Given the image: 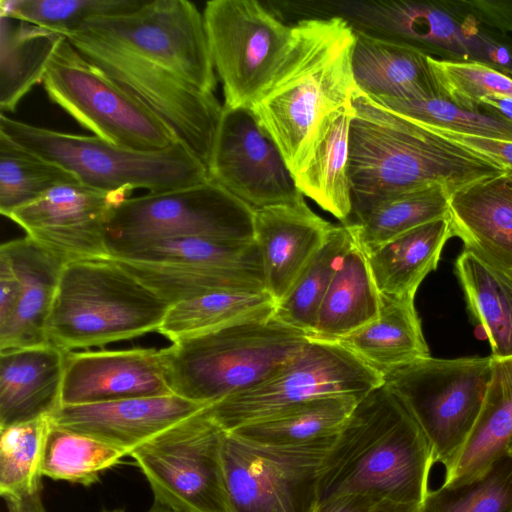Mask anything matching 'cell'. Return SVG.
<instances>
[{
	"label": "cell",
	"mask_w": 512,
	"mask_h": 512,
	"mask_svg": "<svg viewBox=\"0 0 512 512\" xmlns=\"http://www.w3.org/2000/svg\"><path fill=\"white\" fill-rule=\"evenodd\" d=\"M374 102L431 128L512 141V122L486 113L464 110L442 97Z\"/></svg>",
	"instance_id": "obj_44"
},
{
	"label": "cell",
	"mask_w": 512,
	"mask_h": 512,
	"mask_svg": "<svg viewBox=\"0 0 512 512\" xmlns=\"http://www.w3.org/2000/svg\"><path fill=\"white\" fill-rule=\"evenodd\" d=\"M353 245L348 226L334 225L289 292L275 303L274 316L310 336L325 294L343 257Z\"/></svg>",
	"instance_id": "obj_37"
},
{
	"label": "cell",
	"mask_w": 512,
	"mask_h": 512,
	"mask_svg": "<svg viewBox=\"0 0 512 512\" xmlns=\"http://www.w3.org/2000/svg\"><path fill=\"white\" fill-rule=\"evenodd\" d=\"M315 512H420V505L400 503L378 495L350 493L320 501Z\"/></svg>",
	"instance_id": "obj_46"
},
{
	"label": "cell",
	"mask_w": 512,
	"mask_h": 512,
	"mask_svg": "<svg viewBox=\"0 0 512 512\" xmlns=\"http://www.w3.org/2000/svg\"><path fill=\"white\" fill-rule=\"evenodd\" d=\"M451 237L448 216L406 231L365 254L379 292L415 298L422 281L436 270Z\"/></svg>",
	"instance_id": "obj_27"
},
{
	"label": "cell",
	"mask_w": 512,
	"mask_h": 512,
	"mask_svg": "<svg viewBox=\"0 0 512 512\" xmlns=\"http://www.w3.org/2000/svg\"><path fill=\"white\" fill-rule=\"evenodd\" d=\"M380 306L366 255L354 241L325 294L310 337L338 341L376 320Z\"/></svg>",
	"instance_id": "obj_30"
},
{
	"label": "cell",
	"mask_w": 512,
	"mask_h": 512,
	"mask_svg": "<svg viewBox=\"0 0 512 512\" xmlns=\"http://www.w3.org/2000/svg\"><path fill=\"white\" fill-rule=\"evenodd\" d=\"M205 408L130 452L152 489L154 507L229 512L222 464L226 431Z\"/></svg>",
	"instance_id": "obj_12"
},
{
	"label": "cell",
	"mask_w": 512,
	"mask_h": 512,
	"mask_svg": "<svg viewBox=\"0 0 512 512\" xmlns=\"http://www.w3.org/2000/svg\"><path fill=\"white\" fill-rule=\"evenodd\" d=\"M204 24L224 105L251 108L287 57L293 25L256 0H212Z\"/></svg>",
	"instance_id": "obj_14"
},
{
	"label": "cell",
	"mask_w": 512,
	"mask_h": 512,
	"mask_svg": "<svg viewBox=\"0 0 512 512\" xmlns=\"http://www.w3.org/2000/svg\"><path fill=\"white\" fill-rule=\"evenodd\" d=\"M353 117L351 101L328 114L321 122L308 155L294 180L298 190L332 214L342 224L352 214L349 177V132Z\"/></svg>",
	"instance_id": "obj_26"
},
{
	"label": "cell",
	"mask_w": 512,
	"mask_h": 512,
	"mask_svg": "<svg viewBox=\"0 0 512 512\" xmlns=\"http://www.w3.org/2000/svg\"><path fill=\"white\" fill-rule=\"evenodd\" d=\"M486 18L500 31L512 33V0H475Z\"/></svg>",
	"instance_id": "obj_49"
},
{
	"label": "cell",
	"mask_w": 512,
	"mask_h": 512,
	"mask_svg": "<svg viewBox=\"0 0 512 512\" xmlns=\"http://www.w3.org/2000/svg\"><path fill=\"white\" fill-rule=\"evenodd\" d=\"M207 405L176 394L61 405L51 421L130 452Z\"/></svg>",
	"instance_id": "obj_20"
},
{
	"label": "cell",
	"mask_w": 512,
	"mask_h": 512,
	"mask_svg": "<svg viewBox=\"0 0 512 512\" xmlns=\"http://www.w3.org/2000/svg\"><path fill=\"white\" fill-rule=\"evenodd\" d=\"M333 226L314 213L304 199L254 211V240L266 291L275 303L289 292Z\"/></svg>",
	"instance_id": "obj_21"
},
{
	"label": "cell",
	"mask_w": 512,
	"mask_h": 512,
	"mask_svg": "<svg viewBox=\"0 0 512 512\" xmlns=\"http://www.w3.org/2000/svg\"><path fill=\"white\" fill-rule=\"evenodd\" d=\"M420 512H512V458H498L481 476L429 490Z\"/></svg>",
	"instance_id": "obj_42"
},
{
	"label": "cell",
	"mask_w": 512,
	"mask_h": 512,
	"mask_svg": "<svg viewBox=\"0 0 512 512\" xmlns=\"http://www.w3.org/2000/svg\"><path fill=\"white\" fill-rule=\"evenodd\" d=\"M48 98L96 137L136 151L165 150L178 140L155 115L64 38L43 79Z\"/></svg>",
	"instance_id": "obj_13"
},
{
	"label": "cell",
	"mask_w": 512,
	"mask_h": 512,
	"mask_svg": "<svg viewBox=\"0 0 512 512\" xmlns=\"http://www.w3.org/2000/svg\"><path fill=\"white\" fill-rule=\"evenodd\" d=\"M428 127V126H427ZM442 136L497 163L512 173V141L466 135L445 129L431 128Z\"/></svg>",
	"instance_id": "obj_47"
},
{
	"label": "cell",
	"mask_w": 512,
	"mask_h": 512,
	"mask_svg": "<svg viewBox=\"0 0 512 512\" xmlns=\"http://www.w3.org/2000/svg\"><path fill=\"white\" fill-rule=\"evenodd\" d=\"M439 96L467 111L481 112L492 95L512 97V77L478 62H451L428 57Z\"/></svg>",
	"instance_id": "obj_45"
},
{
	"label": "cell",
	"mask_w": 512,
	"mask_h": 512,
	"mask_svg": "<svg viewBox=\"0 0 512 512\" xmlns=\"http://www.w3.org/2000/svg\"><path fill=\"white\" fill-rule=\"evenodd\" d=\"M298 11L305 17H341L354 30L428 57L478 62L512 77V36L494 27L475 0L303 1Z\"/></svg>",
	"instance_id": "obj_4"
},
{
	"label": "cell",
	"mask_w": 512,
	"mask_h": 512,
	"mask_svg": "<svg viewBox=\"0 0 512 512\" xmlns=\"http://www.w3.org/2000/svg\"><path fill=\"white\" fill-rule=\"evenodd\" d=\"M363 396L336 394L314 398L230 432L267 445H295L333 438Z\"/></svg>",
	"instance_id": "obj_34"
},
{
	"label": "cell",
	"mask_w": 512,
	"mask_h": 512,
	"mask_svg": "<svg viewBox=\"0 0 512 512\" xmlns=\"http://www.w3.org/2000/svg\"><path fill=\"white\" fill-rule=\"evenodd\" d=\"M0 133L73 173L93 188L160 193L209 180L206 165L181 143L153 152L111 144L96 136L63 133L1 113Z\"/></svg>",
	"instance_id": "obj_7"
},
{
	"label": "cell",
	"mask_w": 512,
	"mask_h": 512,
	"mask_svg": "<svg viewBox=\"0 0 512 512\" xmlns=\"http://www.w3.org/2000/svg\"><path fill=\"white\" fill-rule=\"evenodd\" d=\"M132 189L105 191L81 182L64 183L12 211L7 218L66 264L109 258L106 226Z\"/></svg>",
	"instance_id": "obj_18"
},
{
	"label": "cell",
	"mask_w": 512,
	"mask_h": 512,
	"mask_svg": "<svg viewBox=\"0 0 512 512\" xmlns=\"http://www.w3.org/2000/svg\"><path fill=\"white\" fill-rule=\"evenodd\" d=\"M351 66L355 90L373 101L440 97L428 56L404 44L354 30Z\"/></svg>",
	"instance_id": "obj_24"
},
{
	"label": "cell",
	"mask_w": 512,
	"mask_h": 512,
	"mask_svg": "<svg viewBox=\"0 0 512 512\" xmlns=\"http://www.w3.org/2000/svg\"><path fill=\"white\" fill-rule=\"evenodd\" d=\"M111 258L144 262H202L239 270L264 279L261 257L255 240L166 239Z\"/></svg>",
	"instance_id": "obj_41"
},
{
	"label": "cell",
	"mask_w": 512,
	"mask_h": 512,
	"mask_svg": "<svg viewBox=\"0 0 512 512\" xmlns=\"http://www.w3.org/2000/svg\"><path fill=\"white\" fill-rule=\"evenodd\" d=\"M170 394L164 349L66 353L61 405Z\"/></svg>",
	"instance_id": "obj_19"
},
{
	"label": "cell",
	"mask_w": 512,
	"mask_h": 512,
	"mask_svg": "<svg viewBox=\"0 0 512 512\" xmlns=\"http://www.w3.org/2000/svg\"><path fill=\"white\" fill-rule=\"evenodd\" d=\"M80 182L62 166L22 147L0 133V212L7 217L51 188Z\"/></svg>",
	"instance_id": "obj_39"
},
{
	"label": "cell",
	"mask_w": 512,
	"mask_h": 512,
	"mask_svg": "<svg viewBox=\"0 0 512 512\" xmlns=\"http://www.w3.org/2000/svg\"><path fill=\"white\" fill-rule=\"evenodd\" d=\"M19 281L9 262L0 256V327L10 319L18 297Z\"/></svg>",
	"instance_id": "obj_48"
},
{
	"label": "cell",
	"mask_w": 512,
	"mask_h": 512,
	"mask_svg": "<svg viewBox=\"0 0 512 512\" xmlns=\"http://www.w3.org/2000/svg\"><path fill=\"white\" fill-rule=\"evenodd\" d=\"M209 179L257 210L304 199L281 151L250 108L223 106Z\"/></svg>",
	"instance_id": "obj_17"
},
{
	"label": "cell",
	"mask_w": 512,
	"mask_h": 512,
	"mask_svg": "<svg viewBox=\"0 0 512 512\" xmlns=\"http://www.w3.org/2000/svg\"><path fill=\"white\" fill-rule=\"evenodd\" d=\"M336 437L267 445L226 432L222 464L229 512H315L323 462Z\"/></svg>",
	"instance_id": "obj_15"
},
{
	"label": "cell",
	"mask_w": 512,
	"mask_h": 512,
	"mask_svg": "<svg viewBox=\"0 0 512 512\" xmlns=\"http://www.w3.org/2000/svg\"><path fill=\"white\" fill-rule=\"evenodd\" d=\"M66 38L208 166L223 111L213 93L202 91L171 70L83 30L70 31Z\"/></svg>",
	"instance_id": "obj_10"
},
{
	"label": "cell",
	"mask_w": 512,
	"mask_h": 512,
	"mask_svg": "<svg viewBox=\"0 0 512 512\" xmlns=\"http://www.w3.org/2000/svg\"><path fill=\"white\" fill-rule=\"evenodd\" d=\"M273 307L267 291H217L171 305L157 332L176 343Z\"/></svg>",
	"instance_id": "obj_36"
},
{
	"label": "cell",
	"mask_w": 512,
	"mask_h": 512,
	"mask_svg": "<svg viewBox=\"0 0 512 512\" xmlns=\"http://www.w3.org/2000/svg\"><path fill=\"white\" fill-rule=\"evenodd\" d=\"M147 0H1L0 15L51 29L66 37L84 22L132 13Z\"/></svg>",
	"instance_id": "obj_43"
},
{
	"label": "cell",
	"mask_w": 512,
	"mask_h": 512,
	"mask_svg": "<svg viewBox=\"0 0 512 512\" xmlns=\"http://www.w3.org/2000/svg\"><path fill=\"white\" fill-rule=\"evenodd\" d=\"M0 256L19 281L13 313L0 327V352L50 344L47 324L66 263L28 236L3 243Z\"/></svg>",
	"instance_id": "obj_22"
},
{
	"label": "cell",
	"mask_w": 512,
	"mask_h": 512,
	"mask_svg": "<svg viewBox=\"0 0 512 512\" xmlns=\"http://www.w3.org/2000/svg\"><path fill=\"white\" fill-rule=\"evenodd\" d=\"M376 320L336 341L384 375L417 359L430 356L414 299L380 293Z\"/></svg>",
	"instance_id": "obj_28"
},
{
	"label": "cell",
	"mask_w": 512,
	"mask_h": 512,
	"mask_svg": "<svg viewBox=\"0 0 512 512\" xmlns=\"http://www.w3.org/2000/svg\"><path fill=\"white\" fill-rule=\"evenodd\" d=\"M491 361V377L476 426L442 485H456L483 475L506 453L512 434V356Z\"/></svg>",
	"instance_id": "obj_29"
},
{
	"label": "cell",
	"mask_w": 512,
	"mask_h": 512,
	"mask_svg": "<svg viewBox=\"0 0 512 512\" xmlns=\"http://www.w3.org/2000/svg\"><path fill=\"white\" fill-rule=\"evenodd\" d=\"M491 356L423 357L383 375L424 432L447 472L468 442L491 377Z\"/></svg>",
	"instance_id": "obj_8"
},
{
	"label": "cell",
	"mask_w": 512,
	"mask_h": 512,
	"mask_svg": "<svg viewBox=\"0 0 512 512\" xmlns=\"http://www.w3.org/2000/svg\"><path fill=\"white\" fill-rule=\"evenodd\" d=\"M449 219L464 249L512 275V173L451 194Z\"/></svg>",
	"instance_id": "obj_23"
},
{
	"label": "cell",
	"mask_w": 512,
	"mask_h": 512,
	"mask_svg": "<svg viewBox=\"0 0 512 512\" xmlns=\"http://www.w3.org/2000/svg\"><path fill=\"white\" fill-rule=\"evenodd\" d=\"M482 113L500 117L512 122V97L505 95H492L480 102Z\"/></svg>",
	"instance_id": "obj_50"
},
{
	"label": "cell",
	"mask_w": 512,
	"mask_h": 512,
	"mask_svg": "<svg viewBox=\"0 0 512 512\" xmlns=\"http://www.w3.org/2000/svg\"><path fill=\"white\" fill-rule=\"evenodd\" d=\"M151 512H171V511H167V510H164V509L153 507Z\"/></svg>",
	"instance_id": "obj_53"
},
{
	"label": "cell",
	"mask_w": 512,
	"mask_h": 512,
	"mask_svg": "<svg viewBox=\"0 0 512 512\" xmlns=\"http://www.w3.org/2000/svg\"><path fill=\"white\" fill-rule=\"evenodd\" d=\"M292 25L290 51L250 109L294 176L323 119L351 101L355 85L354 30L344 19L301 18Z\"/></svg>",
	"instance_id": "obj_3"
},
{
	"label": "cell",
	"mask_w": 512,
	"mask_h": 512,
	"mask_svg": "<svg viewBox=\"0 0 512 512\" xmlns=\"http://www.w3.org/2000/svg\"><path fill=\"white\" fill-rule=\"evenodd\" d=\"M449 196L442 186L384 196L354 206L345 225L356 245L367 254L406 231L448 217Z\"/></svg>",
	"instance_id": "obj_31"
},
{
	"label": "cell",
	"mask_w": 512,
	"mask_h": 512,
	"mask_svg": "<svg viewBox=\"0 0 512 512\" xmlns=\"http://www.w3.org/2000/svg\"><path fill=\"white\" fill-rule=\"evenodd\" d=\"M254 209L207 180L160 193L128 198L106 226L110 257L156 241L206 238L254 241Z\"/></svg>",
	"instance_id": "obj_9"
},
{
	"label": "cell",
	"mask_w": 512,
	"mask_h": 512,
	"mask_svg": "<svg viewBox=\"0 0 512 512\" xmlns=\"http://www.w3.org/2000/svg\"><path fill=\"white\" fill-rule=\"evenodd\" d=\"M170 305L115 259L65 265L47 324L65 351L104 346L157 331Z\"/></svg>",
	"instance_id": "obj_6"
},
{
	"label": "cell",
	"mask_w": 512,
	"mask_h": 512,
	"mask_svg": "<svg viewBox=\"0 0 512 512\" xmlns=\"http://www.w3.org/2000/svg\"><path fill=\"white\" fill-rule=\"evenodd\" d=\"M67 352L52 344L0 352V428L61 406Z\"/></svg>",
	"instance_id": "obj_25"
},
{
	"label": "cell",
	"mask_w": 512,
	"mask_h": 512,
	"mask_svg": "<svg viewBox=\"0 0 512 512\" xmlns=\"http://www.w3.org/2000/svg\"><path fill=\"white\" fill-rule=\"evenodd\" d=\"M274 308L164 348L173 393L208 406L270 376L310 338Z\"/></svg>",
	"instance_id": "obj_5"
},
{
	"label": "cell",
	"mask_w": 512,
	"mask_h": 512,
	"mask_svg": "<svg viewBox=\"0 0 512 512\" xmlns=\"http://www.w3.org/2000/svg\"><path fill=\"white\" fill-rule=\"evenodd\" d=\"M351 104L349 177L353 207L429 186H442L451 195L506 173L497 163L357 90Z\"/></svg>",
	"instance_id": "obj_1"
},
{
	"label": "cell",
	"mask_w": 512,
	"mask_h": 512,
	"mask_svg": "<svg viewBox=\"0 0 512 512\" xmlns=\"http://www.w3.org/2000/svg\"><path fill=\"white\" fill-rule=\"evenodd\" d=\"M455 274L467 309L488 339L495 358L512 356V275L464 249Z\"/></svg>",
	"instance_id": "obj_32"
},
{
	"label": "cell",
	"mask_w": 512,
	"mask_h": 512,
	"mask_svg": "<svg viewBox=\"0 0 512 512\" xmlns=\"http://www.w3.org/2000/svg\"><path fill=\"white\" fill-rule=\"evenodd\" d=\"M383 383L382 374L339 342L310 337L263 381L208 405L205 411L230 432L314 398L363 396Z\"/></svg>",
	"instance_id": "obj_11"
},
{
	"label": "cell",
	"mask_w": 512,
	"mask_h": 512,
	"mask_svg": "<svg viewBox=\"0 0 512 512\" xmlns=\"http://www.w3.org/2000/svg\"><path fill=\"white\" fill-rule=\"evenodd\" d=\"M50 416L0 428V495L4 500L41 491V464Z\"/></svg>",
	"instance_id": "obj_40"
},
{
	"label": "cell",
	"mask_w": 512,
	"mask_h": 512,
	"mask_svg": "<svg viewBox=\"0 0 512 512\" xmlns=\"http://www.w3.org/2000/svg\"><path fill=\"white\" fill-rule=\"evenodd\" d=\"M104 512H125V511L122 510V509H114V510H107V511H104Z\"/></svg>",
	"instance_id": "obj_54"
},
{
	"label": "cell",
	"mask_w": 512,
	"mask_h": 512,
	"mask_svg": "<svg viewBox=\"0 0 512 512\" xmlns=\"http://www.w3.org/2000/svg\"><path fill=\"white\" fill-rule=\"evenodd\" d=\"M506 454H508L512 458V434L507 441Z\"/></svg>",
	"instance_id": "obj_52"
},
{
	"label": "cell",
	"mask_w": 512,
	"mask_h": 512,
	"mask_svg": "<svg viewBox=\"0 0 512 512\" xmlns=\"http://www.w3.org/2000/svg\"><path fill=\"white\" fill-rule=\"evenodd\" d=\"M434 464L421 427L383 383L360 398L328 451L319 502L362 493L421 505Z\"/></svg>",
	"instance_id": "obj_2"
},
{
	"label": "cell",
	"mask_w": 512,
	"mask_h": 512,
	"mask_svg": "<svg viewBox=\"0 0 512 512\" xmlns=\"http://www.w3.org/2000/svg\"><path fill=\"white\" fill-rule=\"evenodd\" d=\"M64 35L0 15V108L14 112L22 98L43 82Z\"/></svg>",
	"instance_id": "obj_33"
},
{
	"label": "cell",
	"mask_w": 512,
	"mask_h": 512,
	"mask_svg": "<svg viewBox=\"0 0 512 512\" xmlns=\"http://www.w3.org/2000/svg\"><path fill=\"white\" fill-rule=\"evenodd\" d=\"M77 29L157 63L202 91L216 88L203 13L190 1L147 0L132 13L91 19Z\"/></svg>",
	"instance_id": "obj_16"
},
{
	"label": "cell",
	"mask_w": 512,
	"mask_h": 512,
	"mask_svg": "<svg viewBox=\"0 0 512 512\" xmlns=\"http://www.w3.org/2000/svg\"><path fill=\"white\" fill-rule=\"evenodd\" d=\"M115 260L170 306L223 290L266 291L262 278L213 264Z\"/></svg>",
	"instance_id": "obj_35"
},
{
	"label": "cell",
	"mask_w": 512,
	"mask_h": 512,
	"mask_svg": "<svg viewBox=\"0 0 512 512\" xmlns=\"http://www.w3.org/2000/svg\"><path fill=\"white\" fill-rule=\"evenodd\" d=\"M125 456H129L128 452L119 447L51 421L41 471L43 476L54 480L89 486Z\"/></svg>",
	"instance_id": "obj_38"
},
{
	"label": "cell",
	"mask_w": 512,
	"mask_h": 512,
	"mask_svg": "<svg viewBox=\"0 0 512 512\" xmlns=\"http://www.w3.org/2000/svg\"><path fill=\"white\" fill-rule=\"evenodd\" d=\"M8 512H47L41 497V491L17 498L6 499Z\"/></svg>",
	"instance_id": "obj_51"
}]
</instances>
